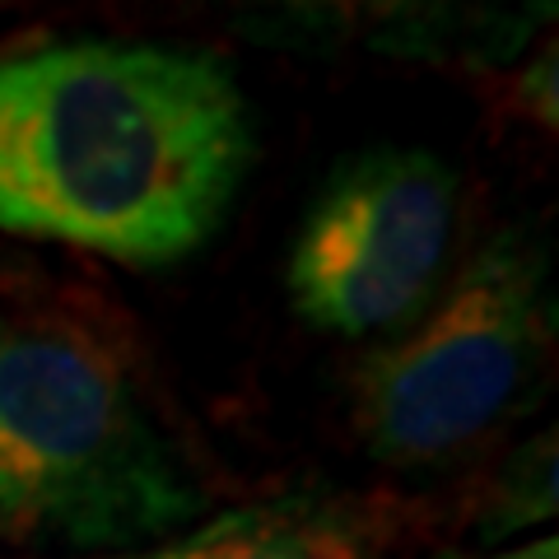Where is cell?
<instances>
[{
    "label": "cell",
    "mask_w": 559,
    "mask_h": 559,
    "mask_svg": "<svg viewBox=\"0 0 559 559\" xmlns=\"http://www.w3.org/2000/svg\"><path fill=\"white\" fill-rule=\"evenodd\" d=\"M555 345L546 248L499 234L406 341L355 378L359 439L388 466H443L527 411Z\"/></svg>",
    "instance_id": "3957f363"
},
{
    "label": "cell",
    "mask_w": 559,
    "mask_h": 559,
    "mask_svg": "<svg viewBox=\"0 0 559 559\" xmlns=\"http://www.w3.org/2000/svg\"><path fill=\"white\" fill-rule=\"evenodd\" d=\"M439 559H559V540L555 536H536L518 550H499V555H439Z\"/></svg>",
    "instance_id": "ba28073f"
},
{
    "label": "cell",
    "mask_w": 559,
    "mask_h": 559,
    "mask_svg": "<svg viewBox=\"0 0 559 559\" xmlns=\"http://www.w3.org/2000/svg\"><path fill=\"white\" fill-rule=\"evenodd\" d=\"M457 197V173L429 150L373 145L341 159L289 252L299 318L345 341L415 326L448 271Z\"/></svg>",
    "instance_id": "277c9868"
},
{
    "label": "cell",
    "mask_w": 559,
    "mask_h": 559,
    "mask_svg": "<svg viewBox=\"0 0 559 559\" xmlns=\"http://www.w3.org/2000/svg\"><path fill=\"white\" fill-rule=\"evenodd\" d=\"M378 540L349 499L289 495L205 518L197 532L103 559H373Z\"/></svg>",
    "instance_id": "5b68a950"
},
{
    "label": "cell",
    "mask_w": 559,
    "mask_h": 559,
    "mask_svg": "<svg viewBox=\"0 0 559 559\" xmlns=\"http://www.w3.org/2000/svg\"><path fill=\"white\" fill-rule=\"evenodd\" d=\"M201 518L131 373L90 331L0 312V527L70 550H145Z\"/></svg>",
    "instance_id": "7a4b0ae2"
},
{
    "label": "cell",
    "mask_w": 559,
    "mask_h": 559,
    "mask_svg": "<svg viewBox=\"0 0 559 559\" xmlns=\"http://www.w3.org/2000/svg\"><path fill=\"white\" fill-rule=\"evenodd\" d=\"M257 159L215 51L66 38L0 57V229L121 266L205 248Z\"/></svg>",
    "instance_id": "6da1fadb"
},
{
    "label": "cell",
    "mask_w": 559,
    "mask_h": 559,
    "mask_svg": "<svg viewBox=\"0 0 559 559\" xmlns=\"http://www.w3.org/2000/svg\"><path fill=\"white\" fill-rule=\"evenodd\" d=\"M0 532H5V527H0Z\"/></svg>",
    "instance_id": "9c48e42d"
},
{
    "label": "cell",
    "mask_w": 559,
    "mask_h": 559,
    "mask_svg": "<svg viewBox=\"0 0 559 559\" xmlns=\"http://www.w3.org/2000/svg\"><path fill=\"white\" fill-rule=\"evenodd\" d=\"M522 108L532 112V121H546L555 131L559 127V103H555V57L546 51L527 75H522Z\"/></svg>",
    "instance_id": "52a82bcc"
},
{
    "label": "cell",
    "mask_w": 559,
    "mask_h": 559,
    "mask_svg": "<svg viewBox=\"0 0 559 559\" xmlns=\"http://www.w3.org/2000/svg\"><path fill=\"white\" fill-rule=\"evenodd\" d=\"M555 433H536L518 452L503 457L495 471V480L485 485L480 499V518H476V536L480 546H499L518 532H532L540 522L555 518Z\"/></svg>",
    "instance_id": "8992f818"
}]
</instances>
